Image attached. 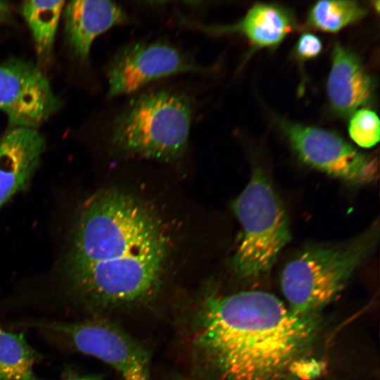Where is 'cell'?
Wrapping results in <instances>:
<instances>
[{"label": "cell", "instance_id": "5", "mask_svg": "<svg viewBox=\"0 0 380 380\" xmlns=\"http://www.w3.org/2000/svg\"><path fill=\"white\" fill-rule=\"evenodd\" d=\"M242 234L232 258L240 278L254 281L266 277L290 242L289 220L284 204L266 175L255 170L232 203Z\"/></svg>", "mask_w": 380, "mask_h": 380}, {"label": "cell", "instance_id": "13", "mask_svg": "<svg viewBox=\"0 0 380 380\" xmlns=\"http://www.w3.org/2000/svg\"><path fill=\"white\" fill-rule=\"evenodd\" d=\"M207 33L239 32L258 46H274L294 28L290 12L277 5L257 4L239 23L227 26L198 25Z\"/></svg>", "mask_w": 380, "mask_h": 380}, {"label": "cell", "instance_id": "22", "mask_svg": "<svg viewBox=\"0 0 380 380\" xmlns=\"http://www.w3.org/2000/svg\"><path fill=\"white\" fill-rule=\"evenodd\" d=\"M289 380H290V379H289ZM291 380H296V379H291Z\"/></svg>", "mask_w": 380, "mask_h": 380}, {"label": "cell", "instance_id": "12", "mask_svg": "<svg viewBox=\"0 0 380 380\" xmlns=\"http://www.w3.org/2000/svg\"><path fill=\"white\" fill-rule=\"evenodd\" d=\"M374 82L356 55L336 44L327 91L331 106L343 116L353 113L372 99Z\"/></svg>", "mask_w": 380, "mask_h": 380}, {"label": "cell", "instance_id": "11", "mask_svg": "<svg viewBox=\"0 0 380 380\" xmlns=\"http://www.w3.org/2000/svg\"><path fill=\"white\" fill-rule=\"evenodd\" d=\"M67 42L82 62L89 57L95 39L113 27L129 20L127 12L110 1H69L63 11Z\"/></svg>", "mask_w": 380, "mask_h": 380}, {"label": "cell", "instance_id": "9", "mask_svg": "<svg viewBox=\"0 0 380 380\" xmlns=\"http://www.w3.org/2000/svg\"><path fill=\"white\" fill-rule=\"evenodd\" d=\"M48 78L33 63L11 58L0 63V110L10 128H36L61 106Z\"/></svg>", "mask_w": 380, "mask_h": 380}, {"label": "cell", "instance_id": "16", "mask_svg": "<svg viewBox=\"0 0 380 380\" xmlns=\"http://www.w3.org/2000/svg\"><path fill=\"white\" fill-rule=\"evenodd\" d=\"M366 13L355 1H321L311 8L308 23L315 28L334 32L356 23Z\"/></svg>", "mask_w": 380, "mask_h": 380}, {"label": "cell", "instance_id": "18", "mask_svg": "<svg viewBox=\"0 0 380 380\" xmlns=\"http://www.w3.org/2000/svg\"><path fill=\"white\" fill-rule=\"evenodd\" d=\"M322 48V42L317 36L306 33L299 38L296 52L301 58H312L318 56Z\"/></svg>", "mask_w": 380, "mask_h": 380}, {"label": "cell", "instance_id": "2", "mask_svg": "<svg viewBox=\"0 0 380 380\" xmlns=\"http://www.w3.org/2000/svg\"><path fill=\"white\" fill-rule=\"evenodd\" d=\"M187 315L196 380H287L320 327L319 316L299 315L261 291L209 293Z\"/></svg>", "mask_w": 380, "mask_h": 380}, {"label": "cell", "instance_id": "4", "mask_svg": "<svg viewBox=\"0 0 380 380\" xmlns=\"http://www.w3.org/2000/svg\"><path fill=\"white\" fill-rule=\"evenodd\" d=\"M192 115L191 102L184 93L146 91L131 99L114 118L111 145L125 156L175 160L187 148Z\"/></svg>", "mask_w": 380, "mask_h": 380}, {"label": "cell", "instance_id": "8", "mask_svg": "<svg viewBox=\"0 0 380 380\" xmlns=\"http://www.w3.org/2000/svg\"><path fill=\"white\" fill-rule=\"evenodd\" d=\"M282 129L299 158L307 165L341 180L365 184L378 177L375 158L324 129L283 122Z\"/></svg>", "mask_w": 380, "mask_h": 380}, {"label": "cell", "instance_id": "14", "mask_svg": "<svg viewBox=\"0 0 380 380\" xmlns=\"http://www.w3.org/2000/svg\"><path fill=\"white\" fill-rule=\"evenodd\" d=\"M64 1H25L21 13L27 24L38 56L44 59L52 52Z\"/></svg>", "mask_w": 380, "mask_h": 380}, {"label": "cell", "instance_id": "6", "mask_svg": "<svg viewBox=\"0 0 380 380\" xmlns=\"http://www.w3.org/2000/svg\"><path fill=\"white\" fill-rule=\"evenodd\" d=\"M42 327L66 338L77 351L109 365L123 380H151L148 351L106 317L46 323Z\"/></svg>", "mask_w": 380, "mask_h": 380}, {"label": "cell", "instance_id": "15", "mask_svg": "<svg viewBox=\"0 0 380 380\" xmlns=\"http://www.w3.org/2000/svg\"><path fill=\"white\" fill-rule=\"evenodd\" d=\"M34 350L24 335L0 325V380H34Z\"/></svg>", "mask_w": 380, "mask_h": 380}, {"label": "cell", "instance_id": "21", "mask_svg": "<svg viewBox=\"0 0 380 380\" xmlns=\"http://www.w3.org/2000/svg\"><path fill=\"white\" fill-rule=\"evenodd\" d=\"M181 380H196V379L192 378V379H182Z\"/></svg>", "mask_w": 380, "mask_h": 380}, {"label": "cell", "instance_id": "19", "mask_svg": "<svg viewBox=\"0 0 380 380\" xmlns=\"http://www.w3.org/2000/svg\"><path fill=\"white\" fill-rule=\"evenodd\" d=\"M11 6L7 1H0V23H7L11 18Z\"/></svg>", "mask_w": 380, "mask_h": 380}, {"label": "cell", "instance_id": "17", "mask_svg": "<svg viewBox=\"0 0 380 380\" xmlns=\"http://www.w3.org/2000/svg\"><path fill=\"white\" fill-rule=\"evenodd\" d=\"M348 132L351 139L360 146L371 148L379 141L380 122L374 111L362 108L353 113Z\"/></svg>", "mask_w": 380, "mask_h": 380}, {"label": "cell", "instance_id": "20", "mask_svg": "<svg viewBox=\"0 0 380 380\" xmlns=\"http://www.w3.org/2000/svg\"><path fill=\"white\" fill-rule=\"evenodd\" d=\"M34 380H37L35 379ZM61 380H102V379L99 376H80V377H71Z\"/></svg>", "mask_w": 380, "mask_h": 380}, {"label": "cell", "instance_id": "10", "mask_svg": "<svg viewBox=\"0 0 380 380\" xmlns=\"http://www.w3.org/2000/svg\"><path fill=\"white\" fill-rule=\"evenodd\" d=\"M45 148L36 128H10L0 137V208L29 186Z\"/></svg>", "mask_w": 380, "mask_h": 380}, {"label": "cell", "instance_id": "3", "mask_svg": "<svg viewBox=\"0 0 380 380\" xmlns=\"http://www.w3.org/2000/svg\"><path fill=\"white\" fill-rule=\"evenodd\" d=\"M379 239V225L376 221L346 241L303 248L286 263L281 277L289 309L302 316H319L372 254Z\"/></svg>", "mask_w": 380, "mask_h": 380}, {"label": "cell", "instance_id": "1", "mask_svg": "<svg viewBox=\"0 0 380 380\" xmlns=\"http://www.w3.org/2000/svg\"><path fill=\"white\" fill-rule=\"evenodd\" d=\"M63 270L72 298L93 317L148 304L158 295L168 239L155 213L115 189L94 194L79 208Z\"/></svg>", "mask_w": 380, "mask_h": 380}, {"label": "cell", "instance_id": "7", "mask_svg": "<svg viewBox=\"0 0 380 380\" xmlns=\"http://www.w3.org/2000/svg\"><path fill=\"white\" fill-rule=\"evenodd\" d=\"M188 72H205V68L166 42L132 43L119 50L107 67L108 96L131 94L157 79Z\"/></svg>", "mask_w": 380, "mask_h": 380}]
</instances>
